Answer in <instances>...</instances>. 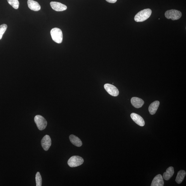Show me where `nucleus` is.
Returning a JSON list of instances; mask_svg holds the SVG:
<instances>
[{"instance_id": "1", "label": "nucleus", "mask_w": 186, "mask_h": 186, "mask_svg": "<svg viewBox=\"0 0 186 186\" xmlns=\"http://www.w3.org/2000/svg\"><path fill=\"white\" fill-rule=\"evenodd\" d=\"M152 14V11L150 9H145L139 12L135 17L136 22H143L150 17Z\"/></svg>"}, {"instance_id": "4", "label": "nucleus", "mask_w": 186, "mask_h": 186, "mask_svg": "<svg viewBox=\"0 0 186 186\" xmlns=\"http://www.w3.org/2000/svg\"><path fill=\"white\" fill-rule=\"evenodd\" d=\"M34 121L39 130H43L46 128L47 122L44 117L41 115H38L35 116Z\"/></svg>"}, {"instance_id": "5", "label": "nucleus", "mask_w": 186, "mask_h": 186, "mask_svg": "<svg viewBox=\"0 0 186 186\" xmlns=\"http://www.w3.org/2000/svg\"><path fill=\"white\" fill-rule=\"evenodd\" d=\"M165 17L168 19H171L173 20H177L181 17L182 13L179 11L172 9L167 11L165 14Z\"/></svg>"}, {"instance_id": "3", "label": "nucleus", "mask_w": 186, "mask_h": 186, "mask_svg": "<svg viewBox=\"0 0 186 186\" xmlns=\"http://www.w3.org/2000/svg\"><path fill=\"white\" fill-rule=\"evenodd\" d=\"M84 160L79 156H73L68 160V164L70 167L74 168L81 165L83 163Z\"/></svg>"}, {"instance_id": "18", "label": "nucleus", "mask_w": 186, "mask_h": 186, "mask_svg": "<svg viewBox=\"0 0 186 186\" xmlns=\"http://www.w3.org/2000/svg\"><path fill=\"white\" fill-rule=\"evenodd\" d=\"M35 179H36V186H41L42 183V179L41 174L39 172L37 173Z\"/></svg>"}, {"instance_id": "14", "label": "nucleus", "mask_w": 186, "mask_h": 186, "mask_svg": "<svg viewBox=\"0 0 186 186\" xmlns=\"http://www.w3.org/2000/svg\"><path fill=\"white\" fill-rule=\"evenodd\" d=\"M160 105L159 101H156L152 102L149 107V111L150 114L154 115L156 112Z\"/></svg>"}, {"instance_id": "13", "label": "nucleus", "mask_w": 186, "mask_h": 186, "mask_svg": "<svg viewBox=\"0 0 186 186\" xmlns=\"http://www.w3.org/2000/svg\"><path fill=\"white\" fill-rule=\"evenodd\" d=\"M69 139L72 144L77 147H81L82 145L81 140L76 136L71 135L69 136Z\"/></svg>"}, {"instance_id": "12", "label": "nucleus", "mask_w": 186, "mask_h": 186, "mask_svg": "<svg viewBox=\"0 0 186 186\" xmlns=\"http://www.w3.org/2000/svg\"><path fill=\"white\" fill-rule=\"evenodd\" d=\"M27 4L28 8L32 10L38 11L41 9V7L39 4L33 0H28Z\"/></svg>"}, {"instance_id": "17", "label": "nucleus", "mask_w": 186, "mask_h": 186, "mask_svg": "<svg viewBox=\"0 0 186 186\" xmlns=\"http://www.w3.org/2000/svg\"><path fill=\"white\" fill-rule=\"evenodd\" d=\"M8 3L15 9H18L19 7L20 3L18 0H8Z\"/></svg>"}, {"instance_id": "9", "label": "nucleus", "mask_w": 186, "mask_h": 186, "mask_svg": "<svg viewBox=\"0 0 186 186\" xmlns=\"http://www.w3.org/2000/svg\"><path fill=\"white\" fill-rule=\"evenodd\" d=\"M131 117L133 120L138 125L141 127L145 126V123L144 120L140 115L133 113L131 114Z\"/></svg>"}, {"instance_id": "11", "label": "nucleus", "mask_w": 186, "mask_h": 186, "mask_svg": "<svg viewBox=\"0 0 186 186\" xmlns=\"http://www.w3.org/2000/svg\"><path fill=\"white\" fill-rule=\"evenodd\" d=\"M131 102L133 106L136 108H141L144 104V101L138 97H133L131 99Z\"/></svg>"}, {"instance_id": "16", "label": "nucleus", "mask_w": 186, "mask_h": 186, "mask_svg": "<svg viewBox=\"0 0 186 186\" xmlns=\"http://www.w3.org/2000/svg\"><path fill=\"white\" fill-rule=\"evenodd\" d=\"M186 175V172L184 170H181L178 171L175 179L176 183L178 184L182 183Z\"/></svg>"}, {"instance_id": "10", "label": "nucleus", "mask_w": 186, "mask_h": 186, "mask_svg": "<svg viewBox=\"0 0 186 186\" xmlns=\"http://www.w3.org/2000/svg\"><path fill=\"white\" fill-rule=\"evenodd\" d=\"M164 184L163 176L161 175H158L155 176L152 180L151 186H163Z\"/></svg>"}, {"instance_id": "8", "label": "nucleus", "mask_w": 186, "mask_h": 186, "mask_svg": "<svg viewBox=\"0 0 186 186\" xmlns=\"http://www.w3.org/2000/svg\"><path fill=\"white\" fill-rule=\"evenodd\" d=\"M51 8L54 10L57 11H63L66 10L67 7L59 2H52L50 3Z\"/></svg>"}, {"instance_id": "19", "label": "nucleus", "mask_w": 186, "mask_h": 186, "mask_svg": "<svg viewBox=\"0 0 186 186\" xmlns=\"http://www.w3.org/2000/svg\"><path fill=\"white\" fill-rule=\"evenodd\" d=\"M7 28H8V26L5 24H2L0 26V40L2 39Z\"/></svg>"}, {"instance_id": "2", "label": "nucleus", "mask_w": 186, "mask_h": 186, "mask_svg": "<svg viewBox=\"0 0 186 186\" xmlns=\"http://www.w3.org/2000/svg\"><path fill=\"white\" fill-rule=\"evenodd\" d=\"M50 34L53 41L58 44L62 43L63 40L62 30L58 28H53L51 30Z\"/></svg>"}, {"instance_id": "7", "label": "nucleus", "mask_w": 186, "mask_h": 186, "mask_svg": "<svg viewBox=\"0 0 186 186\" xmlns=\"http://www.w3.org/2000/svg\"><path fill=\"white\" fill-rule=\"evenodd\" d=\"M42 147L44 150L47 151L51 145V140L50 136L46 135L44 136L41 140Z\"/></svg>"}, {"instance_id": "20", "label": "nucleus", "mask_w": 186, "mask_h": 186, "mask_svg": "<svg viewBox=\"0 0 186 186\" xmlns=\"http://www.w3.org/2000/svg\"><path fill=\"white\" fill-rule=\"evenodd\" d=\"M106 1L109 3H116L117 1V0H106Z\"/></svg>"}, {"instance_id": "6", "label": "nucleus", "mask_w": 186, "mask_h": 186, "mask_svg": "<svg viewBox=\"0 0 186 186\" xmlns=\"http://www.w3.org/2000/svg\"><path fill=\"white\" fill-rule=\"evenodd\" d=\"M104 87L106 91L110 95L114 96H117L119 95L118 89L113 85L107 84L104 85Z\"/></svg>"}, {"instance_id": "15", "label": "nucleus", "mask_w": 186, "mask_h": 186, "mask_svg": "<svg viewBox=\"0 0 186 186\" xmlns=\"http://www.w3.org/2000/svg\"><path fill=\"white\" fill-rule=\"evenodd\" d=\"M174 173V169L172 166L169 167L166 171L163 173V178L166 180H169L173 176Z\"/></svg>"}]
</instances>
